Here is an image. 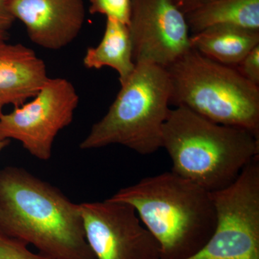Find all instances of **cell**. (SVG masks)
<instances>
[{"label": "cell", "mask_w": 259, "mask_h": 259, "mask_svg": "<svg viewBox=\"0 0 259 259\" xmlns=\"http://www.w3.org/2000/svg\"><path fill=\"white\" fill-rule=\"evenodd\" d=\"M0 231L56 259H96L79 204L25 168L0 170Z\"/></svg>", "instance_id": "1"}, {"label": "cell", "mask_w": 259, "mask_h": 259, "mask_svg": "<svg viewBox=\"0 0 259 259\" xmlns=\"http://www.w3.org/2000/svg\"><path fill=\"white\" fill-rule=\"evenodd\" d=\"M110 199L134 207L158 241L161 259L190 258L215 228L211 192L172 171L146 177Z\"/></svg>", "instance_id": "2"}, {"label": "cell", "mask_w": 259, "mask_h": 259, "mask_svg": "<svg viewBox=\"0 0 259 259\" xmlns=\"http://www.w3.org/2000/svg\"><path fill=\"white\" fill-rule=\"evenodd\" d=\"M161 148L171 158L172 171L212 193L233 184L259 156V138L177 107L163 126Z\"/></svg>", "instance_id": "3"}, {"label": "cell", "mask_w": 259, "mask_h": 259, "mask_svg": "<svg viewBox=\"0 0 259 259\" xmlns=\"http://www.w3.org/2000/svg\"><path fill=\"white\" fill-rule=\"evenodd\" d=\"M166 69L171 83L170 105L259 138V86L235 68L192 49Z\"/></svg>", "instance_id": "4"}, {"label": "cell", "mask_w": 259, "mask_h": 259, "mask_svg": "<svg viewBox=\"0 0 259 259\" xmlns=\"http://www.w3.org/2000/svg\"><path fill=\"white\" fill-rule=\"evenodd\" d=\"M167 70L152 63L136 64L106 115L80 144L82 150L121 145L139 154L161 148L162 129L171 109Z\"/></svg>", "instance_id": "5"}, {"label": "cell", "mask_w": 259, "mask_h": 259, "mask_svg": "<svg viewBox=\"0 0 259 259\" xmlns=\"http://www.w3.org/2000/svg\"><path fill=\"white\" fill-rule=\"evenodd\" d=\"M211 194L215 228L203 248L187 259H259V156L233 184Z\"/></svg>", "instance_id": "6"}, {"label": "cell", "mask_w": 259, "mask_h": 259, "mask_svg": "<svg viewBox=\"0 0 259 259\" xmlns=\"http://www.w3.org/2000/svg\"><path fill=\"white\" fill-rule=\"evenodd\" d=\"M79 97L64 78H49L30 102L0 115V139L16 140L32 156L47 161L56 137L72 122Z\"/></svg>", "instance_id": "7"}, {"label": "cell", "mask_w": 259, "mask_h": 259, "mask_svg": "<svg viewBox=\"0 0 259 259\" xmlns=\"http://www.w3.org/2000/svg\"><path fill=\"white\" fill-rule=\"evenodd\" d=\"M85 238L96 259H161V248L132 206L110 198L79 204Z\"/></svg>", "instance_id": "8"}, {"label": "cell", "mask_w": 259, "mask_h": 259, "mask_svg": "<svg viewBox=\"0 0 259 259\" xmlns=\"http://www.w3.org/2000/svg\"><path fill=\"white\" fill-rule=\"evenodd\" d=\"M127 27L135 64L166 69L192 49L185 15L174 0H131Z\"/></svg>", "instance_id": "9"}, {"label": "cell", "mask_w": 259, "mask_h": 259, "mask_svg": "<svg viewBox=\"0 0 259 259\" xmlns=\"http://www.w3.org/2000/svg\"><path fill=\"white\" fill-rule=\"evenodd\" d=\"M10 10L38 47L59 50L79 35L84 23L83 0H11Z\"/></svg>", "instance_id": "10"}, {"label": "cell", "mask_w": 259, "mask_h": 259, "mask_svg": "<svg viewBox=\"0 0 259 259\" xmlns=\"http://www.w3.org/2000/svg\"><path fill=\"white\" fill-rule=\"evenodd\" d=\"M6 40H0V115L7 105L19 107L33 98L49 78L35 51Z\"/></svg>", "instance_id": "11"}, {"label": "cell", "mask_w": 259, "mask_h": 259, "mask_svg": "<svg viewBox=\"0 0 259 259\" xmlns=\"http://www.w3.org/2000/svg\"><path fill=\"white\" fill-rule=\"evenodd\" d=\"M191 47L211 60L234 68L259 45V32L216 26L190 35Z\"/></svg>", "instance_id": "12"}, {"label": "cell", "mask_w": 259, "mask_h": 259, "mask_svg": "<svg viewBox=\"0 0 259 259\" xmlns=\"http://www.w3.org/2000/svg\"><path fill=\"white\" fill-rule=\"evenodd\" d=\"M83 64L88 69L112 68L118 73L120 84H123L136 67L127 25L116 19L107 18L101 42L96 47L88 48Z\"/></svg>", "instance_id": "13"}, {"label": "cell", "mask_w": 259, "mask_h": 259, "mask_svg": "<svg viewBox=\"0 0 259 259\" xmlns=\"http://www.w3.org/2000/svg\"><path fill=\"white\" fill-rule=\"evenodd\" d=\"M185 18L193 34L216 26L259 32V0H214Z\"/></svg>", "instance_id": "14"}, {"label": "cell", "mask_w": 259, "mask_h": 259, "mask_svg": "<svg viewBox=\"0 0 259 259\" xmlns=\"http://www.w3.org/2000/svg\"><path fill=\"white\" fill-rule=\"evenodd\" d=\"M90 14H101L119 20L128 26L131 0H90Z\"/></svg>", "instance_id": "15"}, {"label": "cell", "mask_w": 259, "mask_h": 259, "mask_svg": "<svg viewBox=\"0 0 259 259\" xmlns=\"http://www.w3.org/2000/svg\"><path fill=\"white\" fill-rule=\"evenodd\" d=\"M24 242L0 231V259H56L39 252L34 253Z\"/></svg>", "instance_id": "16"}, {"label": "cell", "mask_w": 259, "mask_h": 259, "mask_svg": "<svg viewBox=\"0 0 259 259\" xmlns=\"http://www.w3.org/2000/svg\"><path fill=\"white\" fill-rule=\"evenodd\" d=\"M234 68L245 79L259 86V45L252 49Z\"/></svg>", "instance_id": "17"}, {"label": "cell", "mask_w": 259, "mask_h": 259, "mask_svg": "<svg viewBox=\"0 0 259 259\" xmlns=\"http://www.w3.org/2000/svg\"><path fill=\"white\" fill-rule=\"evenodd\" d=\"M11 0H0V30L8 32L15 21L10 10Z\"/></svg>", "instance_id": "18"}, {"label": "cell", "mask_w": 259, "mask_h": 259, "mask_svg": "<svg viewBox=\"0 0 259 259\" xmlns=\"http://www.w3.org/2000/svg\"><path fill=\"white\" fill-rule=\"evenodd\" d=\"M214 0H174L179 9L185 15L208 4Z\"/></svg>", "instance_id": "19"}, {"label": "cell", "mask_w": 259, "mask_h": 259, "mask_svg": "<svg viewBox=\"0 0 259 259\" xmlns=\"http://www.w3.org/2000/svg\"><path fill=\"white\" fill-rule=\"evenodd\" d=\"M10 140H1L0 139V152L4 149L5 148H6L8 145L10 144Z\"/></svg>", "instance_id": "20"}, {"label": "cell", "mask_w": 259, "mask_h": 259, "mask_svg": "<svg viewBox=\"0 0 259 259\" xmlns=\"http://www.w3.org/2000/svg\"><path fill=\"white\" fill-rule=\"evenodd\" d=\"M8 36V32L0 30V40H7Z\"/></svg>", "instance_id": "21"}]
</instances>
